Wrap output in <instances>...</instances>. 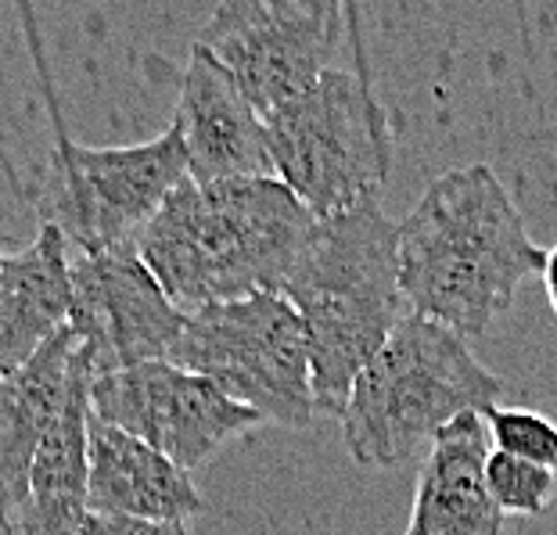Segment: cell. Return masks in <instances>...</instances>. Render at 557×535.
I'll use <instances>...</instances> for the list:
<instances>
[{"label": "cell", "instance_id": "ba28073f", "mask_svg": "<svg viewBox=\"0 0 557 535\" xmlns=\"http://www.w3.org/2000/svg\"><path fill=\"white\" fill-rule=\"evenodd\" d=\"M352 22L357 11L335 0H223L195 43L227 69L267 119L331 73Z\"/></svg>", "mask_w": 557, "mask_h": 535}, {"label": "cell", "instance_id": "ac0fdd59", "mask_svg": "<svg viewBox=\"0 0 557 535\" xmlns=\"http://www.w3.org/2000/svg\"><path fill=\"white\" fill-rule=\"evenodd\" d=\"M482 421L496 453L557 471V424L550 418H543L536 410L490 407L482 413Z\"/></svg>", "mask_w": 557, "mask_h": 535}, {"label": "cell", "instance_id": "52a82bcc", "mask_svg": "<svg viewBox=\"0 0 557 535\" xmlns=\"http://www.w3.org/2000/svg\"><path fill=\"white\" fill-rule=\"evenodd\" d=\"M170 363L206 377L263 424L306 427L317 418L302 320L277 291L187 313Z\"/></svg>", "mask_w": 557, "mask_h": 535}, {"label": "cell", "instance_id": "7a4b0ae2", "mask_svg": "<svg viewBox=\"0 0 557 535\" xmlns=\"http://www.w3.org/2000/svg\"><path fill=\"white\" fill-rule=\"evenodd\" d=\"M313 212L277 176L184 181L137 237V259L184 313L277 291Z\"/></svg>", "mask_w": 557, "mask_h": 535}, {"label": "cell", "instance_id": "9c48e42d", "mask_svg": "<svg viewBox=\"0 0 557 535\" xmlns=\"http://www.w3.org/2000/svg\"><path fill=\"white\" fill-rule=\"evenodd\" d=\"M90 418L140 438L165 460L191 474L231 438L263 424L256 410L170 360H151L90 382Z\"/></svg>", "mask_w": 557, "mask_h": 535}, {"label": "cell", "instance_id": "7c38bea8", "mask_svg": "<svg viewBox=\"0 0 557 535\" xmlns=\"http://www.w3.org/2000/svg\"><path fill=\"white\" fill-rule=\"evenodd\" d=\"M490 453L482 413H465L443 427L421 460L403 535H504V514L485 489Z\"/></svg>", "mask_w": 557, "mask_h": 535}, {"label": "cell", "instance_id": "8992f818", "mask_svg": "<svg viewBox=\"0 0 557 535\" xmlns=\"http://www.w3.org/2000/svg\"><path fill=\"white\" fill-rule=\"evenodd\" d=\"M267 140L274 176L313 220L374 201L393 173V126L363 58L357 69H331L270 112Z\"/></svg>", "mask_w": 557, "mask_h": 535}, {"label": "cell", "instance_id": "277c9868", "mask_svg": "<svg viewBox=\"0 0 557 535\" xmlns=\"http://www.w3.org/2000/svg\"><path fill=\"white\" fill-rule=\"evenodd\" d=\"M507 385L468 338L429 316L403 313L371 356L342 410V443L367 468H399L465 413L496 407Z\"/></svg>", "mask_w": 557, "mask_h": 535}, {"label": "cell", "instance_id": "44dd1931", "mask_svg": "<svg viewBox=\"0 0 557 535\" xmlns=\"http://www.w3.org/2000/svg\"><path fill=\"white\" fill-rule=\"evenodd\" d=\"M4 259H8V252H4V248H0V270H4Z\"/></svg>", "mask_w": 557, "mask_h": 535}, {"label": "cell", "instance_id": "6da1fadb", "mask_svg": "<svg viewBox=\"0 0 557 535\" xmlns=\"http://www.w3.org/2000/svg\"><path fill=\"white\" fill-rule=\"evenodd\" d=\"M540 270L543 248L482 162L435 176L399 223L403 302L460 338H479Z\"/></svg>", "mask_w": 557, "mask_h": 535}, {"label": "cell", "instance_id": "d6986e66", "mask_svg": "<svg viewBox=\"0 0 557 535\" xmlns=\"http://www.w3.org/2000/svg\"><path fill=\"white\" fill-rule=\"evenodd\" d=\"M79 535H191L184 521H137V518H104L87 514Z\"/></svg>", "mask_w": 557, "mask_h": 535}, {"label": "cell", "instance_id": "ffe728a7", "mask_svg": "<svg viewBox=\"0 0 557 535\" xmlns=\"http://www.w3.org/2000/svg\"><path fill=\"white\" fill-rule=\"evenodd\" d=\"M540 277H543V288H547L550 309L557 313V245L543 252V270H540Z\"/></svg>", "mask_w": 557, "mask_h": 535}, {"label": "cell", "instance_id": "2e32d148", "mask_svg": "<svg viewBox=\"0 0 557 535\" xmlns=\"http://www.w3.org/2000/svg\"><path fill=\"white\" fill-rule=\"evenodd\" d=\"M90 371L83 366L62 413L47 427L33 457L26 499L11 518V535H79L87 521V421H90Z\"/></svg>", "mask_w": 557, "mask_h": 535}, {"label": "cell", "instance_id": "30bf717a", "mask_svg": "<svg viewBox=\"0 0 557 535\" xmlns=\"http://www.w3.org/2000/svg\"><path fill=\"white\" fill-rule=\"evenodd\" d=\"M69 331L90 377L123 366L170 360L187 313L170 302L137 248L112 252H69Z\"/></svg>", "mask_w": 557, "mask_h": 535}, {"label": "cell", "instance_id": "3957f363", "mask_svg": "<svg viewBox=\"0 0 557 535\" xmlns=\"http://www.w3.org/2000/svg\"><path fill=\"white\" fill-rule=\"evenodd\" d=\"M277 295L299 313L310 345L313 410L342 418L352 382L403 316L399 223L374 201L313 220Z\"/></svg>", "mask_w": 557, "mask_h": 535}, {"label": "cell", "instance_id": "5b68a950", "mask_svg": "<svg viewBox=\"0 0 557 535\" xmlns=\"http://www.w3.org/2000/svg\"><path fill=\"white\" fill-rule=\"evenodd\" d=\"M26 22V40L37 65L44 104L54 126V154L47 165L40 191L33 195L40 223L62 231L69 252H112L134 248L148 220L162 209L176 187L187 181V159L176 126L170 123L156 140L120 148L76 145L65 129L62 109L54 98V83L47 73L37 18L33 8L18 11Z\"/></svg>", "mask_w": 557, "mask_h": 535}, {"label": "cell", "instance_id": "7402d4cb", "mask_svg": "<svg viewBox=\"0 0 557 535\" xmlns=\"http://www.w3.org/2000/svg\"><path fill=\"white\" fill-rule=\"evenodd\" d=\"M554 181H557V159H554Z\"/></svg>", "mask_w": 557, "mask_h": 535}, {"label": "cell", "instance_id": "8fae6325", "mask_svg": "<svg viewBox=\"0 0 557 535\" xmlns=\"http://www.w3.org/2000/svg\"><path fill=\"white\" fill-rule=\"evenodd\" d=\"M176 87L173 126L184 145L187 181L220 184L274 176L267 119L248 104L238 83L206 47H191Z\"/></svg>", "mask_w": 557, "mask_h": 535}, {"label": "cell", "instance_id": "5bb4252c", "mask_svg": "<svg viewBox=\"0 0 557 535\" xmlns=\"http://www.w3.org/2000/svg\"><path fill=\"white\" fill-rule=\"evenodd\" d=\"M83 366L87 363L76 352L73 331L65 327L15 374L0 377V518L4 525H11L26 499L37 446L62 413Z\"/></svg>", "mask_w": 557, "mask_h": 535}, {"label": "cell", "instance_id": "4fadbf2b", "mask_svg": "<svg viewBox=\"0 0 557 535\" xmlns=\"http://www.w3.org/2000/svg\"><path fill=\"white\" fill-rule=\"evenodd\" d=\"M87 510L104 518H137V521H184L206 510L195 478L165 460L140 438L87 421Z\"/></svg>", "mask_w": 557, "mask_h": 535}, {"label": "cell", "instance_id": "e0dca14e", "mask_svg": "<svg viewBox=\"0 0 557 535\" xmlns=\"http://www.w3.org/2000/svg\"><path fill=\"white\" fill-rule=\"evenodd\" d=\"M554 485H557V471L540 468V463L515 460L507 453H496V449L485 460V489H490L500 514L540 518L550 507Z\"/></svg>", "mask_w": 557, "mask_h": 535}, {"label": "cell", "instance_id": "9a60e30c", "mask_svg": "<svg viewBox=\"0 0 557 535\" xmlns=\"http://www.w3.org/2000/svg\"><path fill=\"white\" fill-rule=\"evenodd\" d=\"M69 302V245L62 231L40 223L33 245L8 256L0 270V377L15 374L65 331Z\"/></svg>", "mask_w": 557, "mask_h": 535}]
</instances>
